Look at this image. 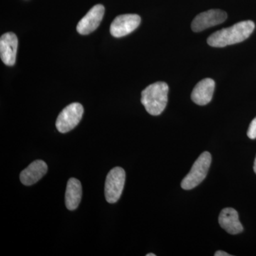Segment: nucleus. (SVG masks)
Returning a JSON list of instances; mask_svg holds the SVG:
<instances>
[{
  "mask_svg": "<svg viewBox=\"0 0 256 256\" xmlns=\"http://www.w3.org/2000/svg\"><path fill=\"white\" fill-rule=\"evenodd\" d=\"M104 14L105 8L104 5L97 4L92 6L79 22L77 25V32L82 35H87L92 33L98 28L104 18Z\"/></svg>",
  "mask_w": 256,
  "mask_h": 256,
  "instance_id": "8",
  "label": "nucleus"
},
{
  "mask_svg": "<svg viewBox=\"0 0 256 256\" xmlns=\"http://www.w3.org/2000/svg\"><path fill=\"white\" fill-rule=\"evenodd\" d=\"M140 22V16L138 14L120 15L111 24L110 34L116 38L126 36L134 31L139 26Z\"/></svg>",
  "mask_w": 256,
  "mask_h": 256,
  "instance_id": "7",
  "label": "nucleus"
},
{
  "mask_svg": "<svg viewBox=\"0 0 256 256\" xmlns=\"http://www.w3.org/2000/svg\"><path fill=\"white\" fill-rule=\"evenodd\" d=\"M18 38L15 34L8 32L0 38V56L5 65L14 66L16 62Z\"/></svg>",
  "mask_w": 256,
  "mask_h": 256,
  "instance_id": "9",
  "label": "nucleus"
},
{
  "mask_svg": "<svg viewBox=\"0 0 256 256\" xmlns=\"http://www.w3.org/2000/svg\"><path fill=\"white\" fill-rule=\"evenodd\" d=\"M215 256H230V254H227L226 252H222V250H218L214 254Z\"/></svg>",
  "mask_w": 256,
  "mask_h": 256,
  "instance_id": "15",
  "label": "nucleus"
},
{
  "mask_svg": "<svg viewBox=\"0 0 256 256\" xmlns=\"http://www.w3.org/2000/svg\"><path fill=\"white\" fill-rule=\"evenodd\" d=\"M146 256H156V254H146Z\"/></svg>",
  "mask_w": 256,
  "mask_h": 256,
  "instance_id": "17",
  "label": "nucleus"
},
{
  "mask_svg": "<svg viewBox=\"0 0 256 256\" xmlns=\"http://www.w3.org/2000/svg\"><path fill=\"white\" fill-rule=\"evenodd\" d=\"M254 172H255V173L256 174V156L255 162H254Z\"/></svg>",
  "mask_w": 256,
  "mask_h": 256,
  "instance_id": "16",
  "label": "nucleus"
},
{
  "mask_svg": "<svg viewBox=\"0 0 256 256\" xmlns=\"http://www.w3.org/2000/svg\"><path fill=\"white\" fill-rule=\"evenodd\" d=\"M255 23L250 20L235 24L230 28H222L212 34L207 43L210 46L225 47L247 40L254 31Z\"/></svg>",
  "mask_w": 256,
  "mask_h": 256,
  "instance_id": "1",
  "label": "nucleus"
},
{
  "mask_svg": "<svg viewBox=\"0 0 256 256\" xmlns=\"http://www.w3.org/2000/svg\"><path fill=\"white\" fill-rule=\"evenodd\" d=\"M212 163V156L208 152H204L194 163L188 174L181 183L182 188L190 190L196 188L206 178Z\"/></svg>",
  "mask_w": 256,
  "mask_h": 256,
  "instance_id": "3",
  "label": "nucleus"
},
{
  "mask_svg": "<svg viewBox=\"0 0 256 256\" xmlns=\"http://www.w3.org/2000/svg\"><path fill=\"white\" fill-rule=\"evenodd\" d=\"M218 223L222 228L232 235L242 233L244 230L239 220L238 212L233 208H225L220 212Z\"/></svg>",
  "mask_w": 256,
  "mask_h": 256,
  "instance_id": "12",
  "label": "nucleus"
},
{
  "mask_svg": "<svg viewBox=\"0 0 256 256\" xmlns=\"http://www.w3.org/2000/svg\"><path fill=\"white\" fill-rule=\"evenodd\" d=\"M126 182V172L122 168H114L109 172L105 183L106 201L114 204L118 201L124 191Z\"/></svg>",
  "mask_w": 256,
  "mask_h": 256,
  "instance_id": "5",
  "label": "nucleus"
},
{
  "mask_svg": "<svg viewBox=\"0 0 256 256\" xmlns=\"http://www.w3.org/2000/svg\"><path fill=\"white\" fill-rule=\"evenodd\" d=\"M227 18L226 12L220 10H210L200 13L194 18L192 23V30L200 32L206 28L216 26L224 22Z\"/></svg>",
  "mask_w": 256,
  "mask_h": 256,
  "instance_id": "6",
  "label": "nucleus"
},
{
  "mask_svg": "<svg viewBox=\"0 0 256 256\" xmlns=\"http://www.w3.org/2000/svg\"><path fill=\"white\" fill-rule=\"evenodd\" d=\"M47 171L48 166L46 163L43 160H36L22 172L20 180L24 185L31 186L40 181L46 174Z\"/></svg>",
  "mask_w": 256,
  "mask_h": 256,
  "instance_id": "10",
  "label": "nucleus"
},
{
  "mask_svg": "<svg viewBox=\"0 0 256 256\" xmlns=\"http://www.w3.org/2000/svg\"><path fill=\"white\" fill-rule=\"evenodd\" d=\"M215 89L213 79L205 78L196 84L192 92V100L198 106H205L210 102Z\"/></svg>",
  "mask_w": 256,
  "mask_h": 256,
  "instance_id": "11",
  "label": "nucleus"
},
{
  "mask_svg": "<svg viewBox=\"0 0 256 256\" xmlns=\"http://www.w3.org/2000/svg\"><path fill=\"white\" fill-rule=\"evenodd\" d=\"M84 107L78 102H73L65 108L57 118L56 127L60 133H66L78 126L84 114Z\"/></svg>",
  "mask_w": 256,
  "mask_h": 256,
  "instance_id": "4",
  "label": "nucleus"
},
{
  "mask_svg": "<svg viewBox=\"0 0 256 256\" xmlns=\"http://www.w3.org/2000/svg\"><path fill=\"white\" fill-rule=\"evenodd\" d=\"M82 183L75 178H69L65 194L66 206L68 210H74L78 208L82 198Z\"/></svg>",
  "mask_w": 256,
  "mask_h": 256,
  "instance_id": "13",
  "label": "nucleus"
},
{
  "mask_svg": "<svg viewBox=\"0 0 256 256\" xmlns=\"http://www.w3.org/2000/svg\"><path fill=\"white\" fill-rule=\"evenodd\" d=\"M169 86L164 82H156L148 86L141 94V102L148 114L159 116L168 102Z\"/></svg>",
  "mask_w": 256,
  "mask_h": 256,
  "instance_id": "2",
  "label": "nucleus"
},
{
  "mask_svg": "<svg viewBox=\"0 0 256 256\" xmlns=\"http://www.w3.org/2000/svg\"><path fill=\"white\" fill-rule=\"evenodd\" d=\"M248 137L250 139L254 140L256 138V117L252 120L249 126L248 130L247 132Z\"/></svg>",
  "mask_w": 256,
  "mask_h": 256,
  "instance_id": "14",
  "label": "nucleus"
}]
</instances>
